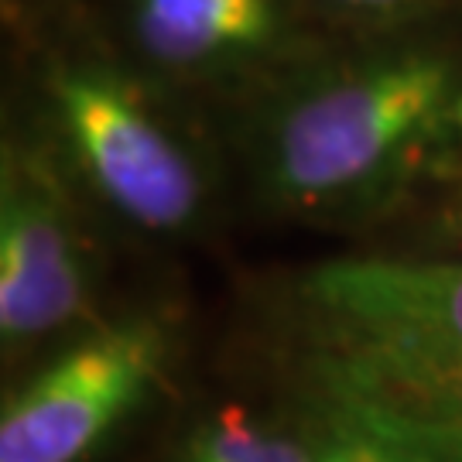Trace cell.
<instances>
[{
	"mask_svg": "<svg viewBox=\"0 0 462 462\" xmlns=\"http://www.w3.org/2000/svg\"><path fill=\"white\" fill-rule=\"evenodd\" d=\"M278 387L462 462V261L346 254L291 271L261 298Z\"/></svg>",
	"mask_w": 462,
	"mask_h": 462,
	"instance_id": "3957f363",
	"label": "cell"
},
{
	"mask_svg": "<svg viewBox=\"0 0 462 462\" xmlns=\"http://www.w3.org/2000/svg\"><path fill=\"white\" fill-rule=\"evenodd\" d=\"M452 127H456V151H459V179H462V89L456 99V116H452Z\"/></svg>",
	"mask_w": 462,
	"mask_h": 462,
	"instance_id": "8fae6325",
	"label": "cell"
},
{
	"mask_svg": "<svg viewBox=\"0 0 462 462\" xmlns=\"http://www.w3.org/2000/svg\"><path fill=\"white\" fill-rule=\"evenodd\" d=\"M17 42L14 124L49 151L103 226L158 244L213 226L226 144L209 110L127 62L76 0L17 7Z\"/></svg>",
	"mask_w": 462,
	"mask_h": 462,
	"instance_id": "7a4b0ae2",
	"label": "cell"
},
{
	"mask_svg": "<svg viewBox=\"0 0 462 462\" xmlns=\"http://www.w3.org/2000/svg\"><path fill=\"white\" fill-rule=\"evenodd\" d=\"M83 7L127 62L213 116L336 38L305 0H83Z\"/></svg>",
	"mask_w": 462,
	"mask_h": 462,
	"instance_id": "8992f818",
	"label": "cell"
},
{
	"mask_svg": "<svg viewBox=\"0 0 462 462\" xmlns=\"http://www.w3.org/2000/svg\"><path fill=\"white\" fill-rule=\"evenodd\" d=\"M168 462H312V431L295 394L223 397L189 414Z\"/></svg>",
	"mask_w": 462,
	"mask_h": 462,
	"instance_id": "52a82bcc",
	"label": "cell"
},
{
	"mask_svg": "<svg viewBox=\"0 0 462 462\" xmlns=\"http://www.w3.org/2000/svg\"><path fill=\"white\" fill-rule=\"evenodd\" d=\"M408 254L462 261V179L446 185V196L431 206L429 219L418 233V244L408 247Z\"/></svg>",
	"mask_w": 462,
	"mask_h": 462,
	"instance_id": "30bf717a",
	"label": "cell"
},
{
	"mask_svg": "<svg viewBox=\"0 0 462 462\" xmlns=\"http://www.w3.org/2000/svg\"><path fill=\"white\" fill-rule=\"evenodd\" d=\"M99 219L28 131L0 141V349L51 353L99 315Z\"/></svg>",
	"mask_w": 462,
	"mask_h": 462,
	"instance_id": "5b68a950",
	"label": "cell"
},
{
	"mask_svg": "<svg viewBox=\"0 0 462 462\" xmlns=\"http://www.w3.org/2000/svg\"><path fill=\"white\" fill-rule=\"evenodd\" d=\"M182 322L168 309L99 315L4 397L0 462H89L168 387Z\"/></svg>",
	"mask_w": 462,
	"mask_h": 462,
	"instance_id": "277c9868",
	"label": "cell"
},
{
	"mask_svg": "<svg viewBox=\"0 0 462 462\" xmlns=\"http://www.w3.org/2000/svg\"><path fill=\"white\" fill-rule=\"evenodd\" d=\"M284 391V387H281ZM295 394V391H288ZM312 431V462H380L377 431L360 414L322 397L295 394Z\"/></svg>",
	"mask_w": 462,
	"mask_h": 462,
	"instance_id": "9c48e42d",
	"label": "cell"
},
{
	"mask_svg": "<svg viewBox=\"0 0 462 462\" xmlns=\"http://www.w3.org/2000/svg\"><path fill=\"white\" fill-rule=\"evenodd\" d=\"M329 34H387L442 24L462 0H305Z\"/></svg>",
	"mask_w": 462,
	"mask_h": 462,
	"instance_id": "ba28073f",
	"label": "cell"
},
{
	"mask_svg": "<svg viewBox=\"0 0 462 462\" xmlns=\"http://www.w3.org/2000/svg\"><path fill=\"white\" fill-rule=\"evenodd\" d=\"M459 89L462 45L446 21L336 34L216 124L257 209L356 233L459 179Z\"/></svg>",
	"mask_w": 462,
	"mask_h": 462,
	"instance_id": "6da1fadb",
	"label": "cell"
}]
</instances>
